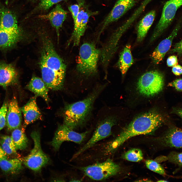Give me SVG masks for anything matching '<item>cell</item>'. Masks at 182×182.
Returning <instances> with one entry per match:
<instances>
[{
    "instance_id": "obj_32",
    "label": "cell",
    "mask_w": 182,
    "mask_h": 182,
    "mask_svg": "<svg viewBox=\"0 0 182 182\" xmlns=\"http://www.w3.org/2000/svg\"><path fill=\"white\" fill-rule=\"evenodd\" d=\"M79 2L78 4L71 5L68 7L71 13L74 22L75 21L80 11L81 4L80 2Z\"/></svg>"
},
{
    "instance_id": "obj_35",
    "label": "cell",
    "mask_w": 182,
    "mask_h": 182,
    "mask_svg": "<svg viewBox=\"0 0 182 182\" xmlns=\"http://www.w3.org/2000/svg\"><path fill=\"white\" fill-rule=\"evenodd\" d=\"M168 86L174 87L178 91H182V79H176L169 83Z\"/></svg>"
},
{
    "instance_id": "obj_34",
    "label": "cell",
    "mask_w": 182,
    "mask_h": 182,
    "mask_svg": "<svg viewBox=\"0 0 182 182\" xmlns=\"http://www.w3.org/2000/svg\"><path fill=\"white\" fill-rule=\"evenodd\" d=\"M170 53H176L179 56H182V39L175 44L173 48L170 50Z\"/></svg>"
},
{
    "instance_id": "obj_14",
    "label": "cell",
    "mask_w": 182,
    "mask_h": 182,
    "mask_svg": "<svg viewBox=\"0 0 182 182\" xmlns=\"http://www.w3.org/2000/svg\"><path fill=\"white\" fill-rule=\"evenodd\" d=\"M181 27L180 24L177 25L169 35L161 41L155 48L151 56L154 63L158 64L163 60L166 53L170 50L173 40Z\"/></svg>"
},
{
    "instance_id": "obj_31",
    "label": "cell",
    "mask_w": 182,
    "mask_h": 182,
    "mask_svg": "<svg viewBox=\"0 0 182 182\" xmlns=\"http://www.w3.org/2000/svg\"><path fill=\"white\" fill-rule=\"evenodd\" d=\"M167 158L169 162L182 166V152H172L168 155Z\"/></svg>"
},
{
    "instance_id": "obj_15",
    "label": "cell",
    "mask_w": 182,
    "mask_h": 182,
    "mask_svg": "<svg viewBox=\"0 0 182 182\" xmlns=\"http://www.w3.org/2000/svg\"><path fill=\"white\" fill-rule=\"evenodd\" d=\"M21 110L16 98L14 97L9 103L6 116V125L8 130L18 128L21 124Z\"/></svg>"
},
{
    "instance_id": "obj_7",
    "label": "cell",
    "mask_w": 182,
    "mask_h": 182,
    "mask_svg": "<svg viewBox=\"0 0 182 182\" xmlns=\"http://www.w3.org/2000/svg\"><path fill=\"white\" fill-rule=\"evenodd\" d=\"M164 83L163 74L157 71H152L144 73L140 77L137 84L136 89L142 95L152 97L161 91Z\"/></svg>"
},
{
    "instance_id": "obj_39",
    "label": "cell",
    "mask_w": 182,
    "mask_h": 182,
    "mask_svg": "<svg viewBox=\"0 0 182 182\" xmlns=\"http://www.w3.org/2000/svg\"><path fill=\"white\" fill-rule=\"evenodd\" d=\"M7 154L4 152L0 146V161L4 159H7Z\"/></svg>"
},
{
    "instance_id": "obj_41",
    "label": "cell",
    "mask_w": 182,
    "mask_h": 182,
    "mask_svg": "<svg viewBox=\"0 0 182 182\" xmlns=\"http://www.w3.org/2000/svg\"><path fill=\"white\" fill-rule=\"evenodd\" d=\"M158 181V182H167L168 181L166 180H161L158 181Z\"/></svg>"
},
{
    "instance_id": "obj_24",
    "label": "cell",
    "mask_w": 182,
    "mask_h": 182,
    "mask_svg": "<svg viewBox=\"0 0 182 182\" xmlns=\"http://www.w3.org/2000/svg\"><path fill=\"white\" fill-rule=\"evenodd\" d=\"M0 168L6 173L15 174L21 170L22 161L17 158L4 159L0 161Z\"/></svg>"
},
{
    "instance_id": "obj_17",
    "label": "cell",
    "mask_w": 182,
    "mask_h": 182,
    "mask_svg": "<svg viewBox=\"0 0 182 182\" xmlns=\"http://www.w3.org/2000/svg\"><path fill=\"white\" fill-rule=\"evenodd\" d=\"M18 74L14 66L10 63L0 62V86L4 88L17 82Z\"/></svg>"
},
{
    "instance_id": "obj_42",
    "label": "cell",
    "mask_w": 182,
    "mask_h": 182,
    "mask_svg": "<svg viewBox=\"0 0 182 182\" xmlns=\"http://www.w3.org/2000/svg\"><path fill=\"white\" fill-rule=\"evenodd\" d=\"M32 0V1H35V0Z\"/></svg>"
},
{
    "instance_id": "obj_43",
    "label": "cell",
    "mask_w": 182,
    "mask_h": 182,
    "mask_svg": "<svg viewBox=\"0 0 182 182\" xmlns=\"http://www.w3.org/2000/svg\"><path fill=\"white\" fill-rule=\"evenodd\" d=\"M181 63H182V62H181Z\"/></svg>"
},
{
    "instance_id": "obj_4",
    "label": "cell",
    "mask_w": 182,
    "mask_h": 182,
    "mask_svg": "<svg viewBox=\"0 0 182 182\" xmlns=\"http://www.w3.org/2000/svg\"><path fill=\"white\" fill-rule=\"evenodd\" d=\"M101 110L97 118L95 128L89 140L73 155V160L81 154L112 134L113 127L117 123L116 118L108 113L107 108Z\"/></svg>"
},
{
    "instance_id": "obj_16",
    "label": "cell",
    "mask_w": 182,
    "mask_h": 182,
    "mask_svg": "<svg viewBox=\"0 0 182 182\" xmlns=\"http://www.w3.org/2000/svg\"><path fill=\"white\" fill-rule=\"evenodd\" d=\"M67 12L59 4H57L48 13L39 16L41 18L48 20L55 29L58 37L59 31L63 22L66 18Z\"/></svg>"
},
{
    "instance_id": "obj_10",
    "label": "cell",
    "mask_w": 182,
    "mask_h": 182,
    "mask_svg": "<svg viewBox=\"0 0 182 182\" xmlns=\"http://www.w3.org/2000/svg\"><path fill=\"white\" fill-rule=\"evenodd\" d=\"M89 132V131H86L78 132L63 124L59 126L51 144L55 150H58L62 144L65 141L80 144L86 139Z\"/></svg>"
},
{
    "instance_id": "obj_22",
    "label": "cell",
    "mask_w": 182,
    "mask_h": 182,
    "mask_svg": "<svg viewBox=\"0 0 182 182\" xmlns=\"http://www.w3.org/2000/svg\"><path fill=\"white\" fill-rule=\"evenodd\" d=\"M155 16V11L152 10L140 20L137 30V40L138 42H141L145 37L153 22Z\"/></svg>"
},
{
    "instance_id": "obj_29",
    "label": "cell",
    "mask_w": 182,
    "mask_h": 182,
    "mask_svg": "<svg viewBox=\"0 0 182 182\" xmlns=\"http://www.w3.org/2000/svg\"><path fill=\"white\" fill-rule=\"evenodd\" d=\"M8 105L7 102L5 101L0 109V130L6 125V116Z\"/></svg>"
},
{
    "instance_id": "obj_28",
    "label": "cell",
    "mask_w": 182,
    "mask_h": 182,
    "mask_svg": "<svg viewBox=\"0 0 182 182\" xmlns=\"http://www.w3.org/2000/svg\"><path fill=\"white\" fill-rule=\"evenodd\" d=\"M65 0H40L35 11H45L49 9L55 4Z\"/></svg>"
},
{
    "instance_id": "obj_1",
    "label": "cell",
    "mask_w": 182,
    "mask_h": 182,
    "mask_svg": "<svg viewBox=\"0 0 182 182\" xmlns=\"http://www.w3.org/2000/svg\"><path fill=\"white\" fill-rule=\"evenodd\" d=\"M42 80L48 88L61 89L65 79L66 66L50 39L44 38L39 62Z\"/></svg>"
},
{
    "instance_id": "obj_40",
    "label": "cell",
    "mask_w": 182,
    "mask_h": 182,
    "mask_svg": "<svg viewBox=\"0 0 182 182\" xmlns=\"http://www.w3.org/2000/svg\"><path fill=\"white\" fill-rule=\"evenodd\" d=\"M176 113L182 119V109H178L176 111Z\"/></svg>"
},
{
    "instance_id": "obj_19",
    "label": "cell",
    "mask_w": 182,
    "mask_h": 182,
    "mask_svg": "<svg viewBox=\"0 0 182 182\" xmlns=\"http://www.w3.org/2000/svg\"><path fill=\"white\" fill-rule=\"evenodd\" d=\"M161 141L166 146L182 148V129L176 127L170 128L161 138Z\"/></svg>"
},
{
    "instance_id": "obj_23",
    "label": "cell",
    "mask_w": 182,
    "mask_h": 182,
    "mask_svg": "<svg viewBox=\"0 0 182 182\" xmlns=\"http://www.w3.org/2000/svg\"><path fill=\"white\" fill-rule=\"evenodd\" d=\"M133 60L131 52V46L126 45L121 52L118 62L119 69L123 76L132 65Z\"/></svg>"
},
{
    "instance_id": "obj_11",
    "label": "cell",
    "mask_w": 182,
    "mask_h": 182,
    "mask_svg": "<svg viewBox=\"0 0 182 182\" xmlns=\"http://www.w3.org/2000/svg\"><path fill=\"white\" fill-rule=\"evenodd\" d=\"M81 7L79 13L74 22V29L71 39L74 45H78L81 37L87 28L90 17L97 14V12H93L89 10L83 1H80Z\"/></svg>"
},
{
    "instance_id": "obj_8",
    "label": "cell",
    "mask_w": 182,
    "mask_h": 182,
    "mask_svg": "<svg viewBox=\"0 0 182 182\" xmlns=\"http://www.w3.org/2000/svg\"><path fill=\"white\" fill-rule=\"evenodd\" d=\"M31 136L33 141V147L28 155L24 158L23 161L25 165L29 168L37 171L48 163L49 158L42 149L39 132L33 131Z\"/></svg>"
},
{
    "instance_id": "obj_6",
    "label": "cell",
    "mask_w": 182,
    "mask_h": 182,
    "mask_svg": "<svg viewBox=\"0 0 182 182\" xmlns=\"http://www.w3.org/2000/svg\"><path fill=\"white\" fill-rule=\"evenodd\" d=\"M99 51L93 44L86 43L81 46L77 60V69L79 72L89 76L97 71Z\"/></svg>"
},
{
    "instance_id": "obj_30",
    "label": "cell",
    "mask_w": 182,
    "mask_h": 182,
    "mask_svg": "<svg viewBox=\"0 0 182 182\" xmlns=\"http://www.w3.org/2000/svg\"><path fill=\"white\" fill-rule=\"evenodd\" d=\"M152 0H144L132 15L128 19L129 22L133 23L144 11L146 6Z\"/></svg>"
},
{
    "instance_id": "obj_26",
    "label": "cell",
    "mask_w": 182,
    "mask_h": 182,
    "mask_svg": "<svg viewBox=\"0 0 182 182\" xmlns=\"http://www.w3.org/2000/svg\"><path fill=\"white\" fill-rule=\"evenodd\" d=\"M122 158L129 161L138 162L143 159V155L140 149L138 148H133L124 154L122 156Z\"/></svg>"
},
{
    "instance_id": "obj_27",
    "label": "cell",
    "mask_w": 182,
    "mask_h": 182,
    "mask_svg": "<svg viewBox=\"0 0 182 182\" xmlns=\"http://www.w3.org/2000/svg\"><path fill=\"white\" fill-rule=\"evenodd\" d=\"M146 167L149 169L162 175L166 174L164 169L158 163L152 160H148L145 161Z\"/></svg>"
},
{
    "instance_id": "obj_25",
    "label": "cell",
    "mask_w": 182,
    "mask_h": 182,
    "mask_svg": "<svg viewBox=\"0 0 182 182\" xmlns=\"http://www.w3.org/2000/svg\"><path fill=\"white\" fill-rule=\"evenodd\" d=\"M24 129L17 128L13 130L11 135L16 150L25 149L28 144V140L24 133Z\"/></svg>"
},
{
    "instance_id": "obj_2",
    "label": "cell",
    "mask_w": 182,
    "mask_h": 182,
    "mask_svg": "<svg viewBox=\"0 0 182 182\" xmlns=\"http://www.w3.org/2000/svg\"><path fill=\"white\" fill-rule=\"evenodd\" d=\"M106 86L97 85L84 99L66 105L64 110L63 124L73 130L84 126L91 117L95 101Z\"/></svg>"
},
{
    "instance_id": "obj_12",
    "label": "cell",
    "mask_w": 182,
    "mask_h": 182,
    "mask_svg": "<svg viewBox=\"0 0 182 182\" xmlns=\"http://www.w3.org/2000/svg\"><path fill=\"white\" fill-rule=\"evenodd\" d=\"M134 0H119L102 23L101 31L110 24L118 20L135 5Z\"/></svg>"
},
{
    "instance_id": "obj_9",
    "label": "cell",
    "mask_w": 182,
    "mask_h": 182,
    "mask_svg": "<svg viewBox=\"0 0 182 182\" xmlns=\"http://www.w3.org/2000/svg\"><path fill=\"white\" fill-rule=\"evenodd\" d=\"M182 5V0H169L165 4L160 19L150 39L152 42L159 37L173 21L178 9Z\"/></svg>"
},
{
    "instance_id": "obj_38",
    "label": "cell",
    "mask_w": 182,
    "mask_h": 182,
    "mask_svg": "<svg viewBox=\"0 0 182 182\" xmlns=\"http://www.w3.org/2000/svg\"><path fill=\"white\" fill-rule=\"evenodd\" d=\"M172 72L176 76H179L182 74V67L180 65L177 64L173 66Z\"/></svg>"
},
{
    "instance_id": "obj_20",
    "label": "cell",
    "mask_w": 182,
    "mask_h": 182,
    "mask_svg": "<svg viewBox=\"0 0 182 182\" xmlns=\"http://www.w3.org/2000/svg\"><path fill=\"white\" fill-rule=\"evenodd\" d=\"M27 88L34 93L37 96H40L48 102L49 99L48 96V88L40 78L33 76L27 86Z\"/></svg>"
},
{
    "instance_id": "obj_18",
    "label": "cell",
    "mask_w": 182,
    "mask_h": 182,
    "mask_svg": "<svg viewBox=\"0 0 182 182\" xmlns=\"http://www.w3.org/2000/svg\"><path fill=\"white\" fill-rule=\"evenodd\" d=\"M37 96L33 97L21 109L24 119V129L29 124L35 121L41 119V113L37 105Z\"/></svg>"
},
{
    "instance_id": "obj_36",
    "label": "cell",
    "mask_w": 182,
    "mask_h": 182,
    "mask_svg": "<svg viewBox=\"0 0 182 182\" xmlns=\"http://www.w3.org/2000/svg\"><path fill=\"white\" fill-rule=\"evenodd\" d=\"M167 63L169 67H173L177 64L178 60L177 56L172 55L169 57L167 59Z\"/></svg>"
},
{
    "instance_id": "obj_13",
    "label": "cell",
    "mask_w": 182,
    "mask_h": 182,
    "mask_svg": "<svg viewBox=\"0 0 182 182\" xmlns=\"http://www.w3.org/2000/svg\"><path fill=\"white\" fill-rule=\"evenodd\" d=\"M0 28L12 32L22 33L14 13L0 3Z\"/></svg>"
},
{
    "instance_id": "obj_3",
    "label": "cell",
    "mask_w": 182,
    "mask_h": 182,
    "mask_svg": "<svg viewBox=\"0 0 182 182\" xmlns=\"http://www.w3.org/2000/svg\"><path fill=\"white\" fill-rule=\"evenodd\" d=\"M164 121L163 116L156 110L143 114L135 118L113 139L114 143L118 148L127 140L134 136L152 135Z\"/></svg>"
},
{
    "instance_id": "obj_37",
    "label": "cell",
    "mask_w": 182,
    "mask_h": 182,
    "mask_svg": "<svg viewBox=\"0 0 182 182\" xmlns=\"http://www.w3.org/2000/svg\"><path fill=\"white\" fill-rule=\"evenodd\" d=\"M1 140L16 149L11 136L7 135L2 136L1 137Z\"/></svg>"
},
{
    "instance_id": "obj_33",
    "label": "cell",
    "mask_w": 182,
    "mask_h": 182,
    "mask_svg": "<svg viewBox=\"0 0 182 182\" xmlns=\"http://www.w3.org/2000/svg\"><path fill=\"white\" fill-rule=\"evenodd\" d=\"M0 143L3 149L7 154L11 155L16 153V150L15 149L1 140Z\"/></svg>"
},
{
    "instance_id": "obj_21",
    "label": "cell",
    "mask_w": 182,
    "mask_h": 182,
    "mask_svg": "<svg viewBox=\"0 0 182 182\" xmlns=\"http://www.w3.org/2000/svg\"><path fill=\"white\" fill-rule=\"evenodd\" d=\"M22 37V33L12 32L0 28V49H4L12 47Z\"/></svg>"
},
{
    "instance_id": "obj_5",
    "label": "cell",
    "mask_w": 182,
    "mask_h": 182,
    "mask_svg": "<svg viewBox=\"0 0 182 182\" xmlns=\"http://www.w3.org/2000/svg\"><path fill=\"white\" fill-rule=\"evenodd\" d=\"M75 168L90 179L99 181L106 180L116 175L121 170L120 165L110 158Z\"/></svg>"
}]
</instances>
